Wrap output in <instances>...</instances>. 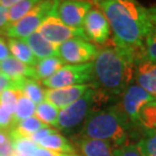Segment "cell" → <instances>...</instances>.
Listing matches in <instances>:
<instances>
[{"mask_svg":"<svg viewBox=\"0 0 156 156\" xmlns=\"http://www.w3.org/2000/svg\"><path fill=\"white\" fill-rule=\"evenodd\" d=\"M107 17L114 45L130 49L137 56L146 36L154 28L147 8L137 0H88Z\"/></svg>","mask_w":156,"mask_h":156,"instance_id":"obj_1","label":"cell"},{"mask_svg":"<svg viewBox=\"0 0 156 156\" xmlns=\"http://www.w3.org/2000/svg\"><path fill=\"white\" fill-rule=\"evenodd\" d=\"M93 85L105 95H122L134 80L136 54L118 46L98 49L93 59Z\"/></svg>","mask_w":156,"mask_h":156,"instance_id":"obj_2","label":"cell"},{"mask_svg":"<svg viewBox=\"0 0 156 156\" xmlns=\"http://www.w3.org/2000/svg\"><path fill=\"white\" fill-rule=\"evenodd\" d=\"M83 138L102 140L115 147L129 144L131 123L119 107L93 111L84 121L82 128Z\"/></svg>","mask_w":156,"mask_h":156,"instance_id":"obj_3","label":"cell"},{"mask_svg":"<svg viewBox=\"0 0 156 156\" xmlns=\"http://www.w3.org/2000/svg\"><path fill=\"white\" fill-rule=\"evenodd\" d=\"M107 98L108 95L104 94L101 91H96L94 85L92 84L91 87L84 93L82 97L70 106L60 110L58 116L57 128L64 131H69L76 128L86 120L90 113L94 111L93 106L95 102L104 101Z\"/></svg>","mask_w":156,"mask_h":156,"instance_id":"obj_4","label":"cell"},{"mask_svg":"<svg viewBox=\"0 0 156 156\" xmlns=\"http://www.w3.org/2000/svg\"><path fill=\"white\" fill-rule=\"evenodd\" d=\"M59 0H42L21 19L7 26L2 34L9 38L24 39L39 29L46 18L55 14Z\"/></svg>","mask_w":156,"mask_h":156,"instance_id":"obj_5","label":"cell"},{"mask_svg":"<svg viewBox=\"0 0 156 156\" xmlns=\"http://www.w3.org/2000/svg\"><path fill=\"white\" fill-rule=\"evenodd\" d=\"M93 81V62L80 65H65L42 84L48 89H60L70 86L85 85Z\"/></svg>","mask_w":156,"mask_h":156,"instance_id":"obj_6","label":"cell"},{"mask_svg":"<svg viewBox=\"0 0 156 156\" xmlns=\"http://www.w3.org/2000/svg\"><path fill=\"white\" fill-rule=\"evenodd\" d=\"M97 51V46L92 42L75 37L59 45L58 55L65 64L80 65L93 62Z\"/></svg>","mask_w":156,"mask_h":156,"instance_id":"obj_7","label":"cell"},{"mask_svg":"<svg viewBox=\"0 0 156 156\" xmlns=\"http://www.w3.org/2000/svg\"><path fill=\"white\" fill-rule=\"evenodd\" d=\"M156 100L143 88L138 85H130L122 94L120 108L129 122L134 125H140V113L149 103Z\"/></svg>","mask_w":156,"mask_h":156,"instance_id":"obj_8","label":"cell"},{"mask_svg":"<svg viewBox=\"0 0 156 156\" xmlns=\"http://www.w3.org/2000/svg\"><path fill=\"white\" fill-rule=\"evenodd\" d=\"M91 8L92 3L88 0H59L54 16L67 26L82 28L84 19Z\"/></svg>","mask_w":156,"mask_h":156,"instance_id":"obj_9","label":"cell"},{"mask_svg":"<svg viewBox=\"0 0 156 156\" xmlns=\"http://www.w3.org/2000/svg\"><path fill=\"white\" fill-rule=\"evenodd\" d=\"M36 32L42 34L49 41L58 45L75 37H80L88 41L83 28H73L67 26L54 15L46 18Z\"/></svg>","mask_w":156,"mask_h":156,"instance_id":"obj_10","label":"cell"},{"mask_svg":"<svg viewBox=\"0 0 156 156\" xmlns=\"http://www.w3.org/2000/svg\"><path fill=\"white\" fill-rule=\"evenodd\" d=\"M83 30L88 41L105 44L111 36V27L105 15L98 8L92 7L84 19Z\"/></svg>","mask_w":156,"mask_h":156,"instance_id":"obj_11","label":"cell"},{"mask_svg":"<svg viewBox=\"0 0 156 156\" xmlns=\"http://www.w3.org/2000/svg\"><path fill=\"white\" fill-rule=\"evenodd\" d=\"M91 86L92 84H85L60 89H47L45 90V101L51 103L59 110H63L82 97Z\"/></svg>","mask_w":156,"mask_h":156,"instance_id":"obj_12","label":"cell"},{"mask_svg":"<svg viewBox=\"0 0 156 156\" xmlns=\"http://www.w3.org/2000/svg\"><path fill=\"white\" fill-rule=\"evenodd\" d=\"M136 84L156 98V62L140 61L135 64Z\"/></svg>","mask_w":156,"mask_h":156,"instance_id":"obj_13","label":"cell"},{"mask_svg":"<svg viewBox=\"0 0 156 156\" xmlns=\"http://www.w3.org/2000/svg\"><path fill=\"white\" fill-rule=\"evenodd\" d=\"M0 72L12 83L17 82L24 78L32 79L36 81L35 68L17 61L12 55L0 62Z\"/></svg>","mask_w":156,"mask_h":156,"instance_id":"obj_14","label":"cell"},{"mask_svg":"<svg viewBox=\"0 0 156 156\" xmlns=\"http://www.w3.org/2000/svg\"><path fill=\"white\" fill-rule=\"evenodd\" d=\"M29 48L32 52L36 58V59H43L50 56H59L58 49L59 45L49 41L39 32H34L32 34L29 35L28 37L22 39Z\"/></svg>","mask_w":156,"mask_h":156,"instance_id":"obj_15","label":"cell"},{"mask_svg":"<svg viewBox=\"0 0 156 156\" xmlns=\"http://www.w3.org/2000/svg\"><path fill=\"white\" fill-rule=\"evenodd\" d=\"M12 84L13 88L19 90L25 97H28L35 104L39 105L45 101V90L36 80L24 78Z\"/></svg>","mask_w":156,"mask_h":156,"instance_id":"obj_16","label":"cell"},{"mask_svg":"<svg viewBox=\"0 0 156 156\" xmlns=\"http://www.w3.org/2000/svg\"><path fill=\"white\" fill-rule=\"evenodd\" d=\"M78 145L83 156H114L112 146L107 141L82 138Z\"/></svg>","mask_w":156,"mask_h":156,"instance_id":"obj_17","label":"cell"},{"mask_svg":"<svg viewBox=\"0 0 156 156\" xmlns=\"http://www.w3.org/2000/svg\"><path fill=\"white\" fill-rule=\"evenodd\" d=\"M36 145L39 147L49 149V150L58 152V153L61 154L74 153V148L72 147L70 142L56 130L52 134L48 135L47 137H45L43 140L40 141Z\"/></svg>","mask_w":156,"mask_h":156,"instance_id":"obj_18","label":"cell"},{"mask_svg":"<svg viewBox=\"0 0 156 156\" xmlns=\"http://www.w3.org/2000/svg\"><path fill=\"white\" fill-rule=\"evenodd\" d=\"M7 44L10 54L14 58L29 66V67H35L36 65L38 59L32 52L31 48H29L28 44L22 39L9 38Z\"/></svg>","mask_w":156,"mask_h":156,"instance_id":"obj_19","label":"cell"},{"mask_svg":"<svg viewBox=\"0 0 156 156\" xmlns=\"http://www.w3.org/2000/svg\"><path fill=\"white\" fill-rule=\"evenodd\" d=\"M63 66H65V62L59 56H50V58L39 59L36 65L34 67L36 81L39 80L43 81V80L52 77Z\"/></svg>","mask_w":156,"mask_h":156,"instance_id":"obj_20","label":"cell"},{"mask_svg":"<svg viewBox=\"0 0 156 156\" xmlns=\"http://www.w3.org/2000/svg\"><path fill=\"white\" fill-rule=\"evenodd\" d=\"M8 136H9V140H10L13 150L15 152L32 156L36 147H38V145L35 144L31 139L28 137H25V136H22L21 134H19L13 127L9 130Z\"/></svg>","mask_w":156,"mask_h":156,"instance_id":"obj_21","label":"cell"},{"mask_svg":"<svg viewBox=\"0 0 156 156\" xmlns=\"http://www.w3.org/2000/svg\"><path fill=\"white\" fill-rule=\"evenodd\" d=\"M59 112L60 110L57 107L48 101H44L36 108V117L45 125L57 127Z\"/></svg>","mask_w":156,"mask_h":156,"instance_id":"obj_22","label":"cell"},{"mask_svg":"<svg viewBox=\"0 0 156 156\" xmlns=\"http://www.w3.org/2000/svg\"><path fill=\"white\" fill-rule=\"evenodd\" d=\"M140 61H149L156 62V26L149 32L143 42V46L136 56V62ZM135 62V64H136Z\"/></svg>","mask_w":156,"mask_h":156,"instance_id":"obj_23","label":"cell"},{"mask_svg":"<svg viewBox=\"0 0 156 156\" xmlns=\"http://www.w3.org/2000/svg\"><path fill=\"white\" fill-rule=\"evenodd\" d=\"M136 147L142 156H156L155 129H145L143 134H142V137L136 143Z\"/></svg>","mask_w":156,"mask_h":156,"instance_id":"obj_24","label":"cell"},{"mask_svg":"<svg viewBox=\"0 0 156 156\" xmlns=\"http://www.w3.org/2000/svg\"><path fill=\"white\" fill-rule=\"evenodd\" d=\"M42 0H21L16 4L8 8V23L7 26L13 24L19 19H21L25 14L32 10L35 6Z\"/></svg>","mask_w":156,"mask_h":156,"instance_id":"obj_25","label":"cell"},{"mask_svg":"<svg viewBox=\"0 0 156 156\" xmlns=\"http://www.w3.org/2000/svg\"><path fill=\"white\" fill-rule=\"evenodd\" d=\"M36 107L35 103L32 102L28 97H25L22 93H21V95L18 97L14 115H13L14 125H16L17 123H19L22 120H25V119L32 117L36 113Z\"/></svg>","mask_w":156,"mask_h":156,"instance_id":"obj_26","label":"cell"},{"mask_svg":"<svg viewBox=\"0 0 156 156\" xmlns=\"http://www.w3.org/2000/svg\"><path fill=\"white\" fill-rule=\"evenodd\" d=\"M48 127L47 125H45L44 123H42L36 117H29L28 119H25V120L21 121L17 123L16 125L13 126V128L15 129L16 131L18 132L19 134H21L25 137L29 138V136L35 134L36 132L40 131L43 128Z\"/></svg>","mask_w":156,"mask_h":156,"instance_id":"obj_27","label":"cell"},{"mask_svg":"<svg viewBox=\"0 0 156 156\" xmlns=\"http://www.w3.org/2000/svg\"><path fill=\"white\" fill-rule=\"evenodd\" d=\"M140 125L145 129L156 130V100L149 103L140 113Z\"/></svg>","mask_w":156,"mask_h":156,"instance_id":"obj_28","label":"cell"},{"mask_svg":"<svg viewBox=\"0 0 156 156\" xmlns=\"http://www.w3.org/2000/svg\"><path fill=\"white\" fill-rule=\"evenodd\" d=\"M21 91L16 89H7L0 94V105L4 107L9 113L14 115L16 105H17L18 97Z\"/></svg>","mask_w":156,"mask_h":156,"instance_id":"obj_29","label":"cell"},{"mask_svg":"<svg viewBox=\"0 0 156 156\" xmlns=\"http://www.w3.org/2000/svg\"><path fill=\"white\" fill-rule=\"evenodd\" d=\"M13 126H14L13 115L0 105V129L4 131H9Z\"/></svg>","mask_w":156,"mask_h":156,"instance_id":"obj_30","label":"cell"},{"mask_svg":"<svg viewBox=\"0 0 156 156\" xmlns=\"http://www.w3.org/2000/svg\"><path fill=\"white\" fill-rule=\"evenodd\" d=\"M114 156H142L136 147V144H128L122 147L112 148Z\"/></svg>","mask_w":156,"mask_h":156,"instance_id":"obj_31","label":"cell"},{"mask_svg":"<svg viewBox=\"0 0 156 156\" xmlns=\"http://www.w3.org/2000/svg\"><path fill=\"white\" fill-rule=\"evenodd\" d=\"M54 131H55L54 129H51V128H49V127L43 128L40 131L36 132L35 134H32V135L29 136V139H31V140L34 142L35 144H38L40 141L43 140V139H44L45 137H47L48 135L52 134Z\"/></svg>","mask_w":156,"mask_h":156,"instance_id":"obj_32","label":"cell"},{"mask_svg":"<svg viewBox=\"0 0 156 156\" xmlns=\"http://www.w3.org/2000/svg\"><path fill=\"white\" fill-rule=\"evenodd\" d=\"M9 56H11V54H10V51H9L7 41L0 36V62L5 61Z\"/></svg>","mask_w":156,"mask_h":156,"instance_id":"obj_33","label":"cell"},{"mask_svg":"<svg viewBox=\"0 0 156 156\" xmlns=\"http://www.w3.org/2000/svg\"><path fill=\"white\" fill-rule=\"evenodd\" d=\"M7 23H8V9L0 5V32L1 34L7 27Z\"/></svg>","mask_w":156,"mask_h":156,"instance_id":"obj_34","label":"cell"},{"mask_svg":"<svg viewBox=\"0 0 156 156\" xmlns=\"http://www.w3.org/2000/svg\"><path fill=\"white\" fill-rule=\"evenodd\" d=\"M32 156H62L61 153H58V152L49 150V149H45L42 147H36V151L34 152Z\"/></svg>","mask_w":156,"mask_h":156,"instance_id":"obj_35","label":"cell"},{"mask_svg":"<svg viewBox=\"0 0 156 156\" xmlns=\"http://www.w3.org/2000/svg\"><path fill=\"white\" fill-rule=\"evenodd\" d=\"M13 155H14V150H13L10 141L3 145H0V156H13Z\"/></svg>","mask_w":156,"mask_h":156,"instance_id":"obj_36","label":"cell"},{"mask_svg":"<svg viewBox=\"0 0 156 156\" xmlns=\"http://www.w3.org/2000/svg\"><path fill=\"white\" fill-rule=\"evenodd\" d=\"M7 89H14L13 88V84L10 80L1 74V77H0V94Z\"/></svg>","mask_w":156,"mask_h":156,"instance_id":"obj_37","label":"cell"},{"mask_svg":"<svg viewBox=\"0 0 156 156\" xmlns=\"http://www.w3.org/2000/svg\"><path fill=\"white\" fill-rule=\"evenodd\" d=\"M147 12H148V15H149L150 20L156 26V5L152 6V7H150V8H147Z\"/></svg>","mask_w":156,"mask_h":156,"instance_id":"obj_38","label":"cell"},{"mask_svg":"<svg viewBox=\"0 0 156 156\" xmlns=\"http://www.w3.org/2000/svg\"><path fill=\"white\" fill-rule=\"evenodd\" d=\"M19 1H21V0H0V5L8 9L9 7H11L12 5L16 4Z\"/></svg>","mask_w":156,"mask_h":156,"instance_id":"obj_39","label":"cell"},{"mask_svg":"<svg viewBox=\"0 0 156 156\" xmlns=\"http://www.w3.org/2000/svg\"><path fill=\"white\" fill-rule=\"evenodd\" d=\"M9 136H8V133H6V131L4 130H1L0 129V145H3L5 143H7L9 142Z\"/></svg>","mask_w":156,"mask_h":156,"instance_id":"obj_40","label":"cell"},{"mask_svg":"<svg viewBox=\"0 0 156 156\" xmlns=\"http://www.w3.org/2000/svg\"><path fill=\"white\" fill-rule=\"evenodd\" d=\"M13 156H29V155L22 154V153H18V152H15V151H14V155H13Z\"/></svg>","mask_w":156,"mask_h":156,"instance_id":"obj_41","label":"cell"},{"mask_svg":"<svg viewBox=\"0 0 156 156\" xmlns=\"http://www.w3.org/2000/svg\"><path fill=\"white\" fill-rule=\"evenodd\" d=\"M62 156H79V155L72 153V154H62Z\"/></svg>","mask_w":156,"mask_h":156,"instance_id":"obj_42","label":"cell"},{"mask_svg":"<svg viewBox=\"0 0 156 156\" xmlns=\"http://www.w3.org/2000/svg\"><path fill=\"white\" fill-rule=\"evenodd\" d=\"M0 77H1V72H0Z\"/></svg>","mask_w":156,"mask_h":156,"instance_id":"obj_43","label":"cell"}]
</instances>
